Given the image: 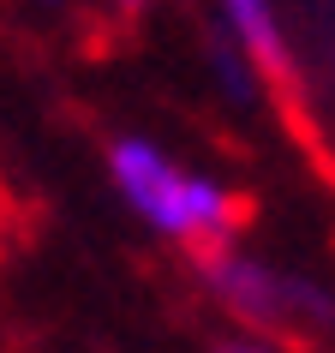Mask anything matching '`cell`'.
Returning <instances> with one entry per match:
<instances>
[{
  "label": "cell",
  "mask_w": 335,
  "mask_h": 353,
  "mask_svg": "<svg viewBox=\"0 0 335 353\" xmlns=\"http://www.w3.org/2000/svg\"><path fill=\"white\" fill-rule=\"evenodd\" d=\"M108 180L126 198L132 216L162 240H174V245H227L234 240V222H240L234 192L204 168L174 162L150 138H114Z\"/></svg>",
  "instance_id": "1"
},
{
  "label": "cell",
  "mask_w": 335,
  "mask_h": 353,
  "mask_svg": "<svg viewBox=\"0 0 335 353\" xmlns=\"http://www.w3.org/2000/svg\"><path fill=\"white\" fill-rule=\"evenodd\" d=\"M210 288H216V299L227 312L270 323V330H287V317L299 323V299H312L305 281L281 276V270H270L258 258H240V252H216L210 258Z\"/></svg>",
  "instance_id": "2"
},
{
  "label": "cell",
  "mask_w": 335,
  "mask_h": 353,
  "mask_svg": "<svg viewBox=\"0 0 335 353\" xmlns=\"http://www.w3.org/2000/svg\"><path fill=\"white\" fill-rule=\"evenodd\" d=\"M222 19H227L234 48L252 66H263V72H281L287 66V37H281L276 0H222Z\"/></svg>",
  "instance_id": "3"
},
{
  "label": "cell",
  "mask_w": 335,
  "mask_h": 353,
  "mask_svg": "<svg viewBox=\"0 0 335 353\" xmlns=\"http://www.w3.org/2000/svg\"><path fill=\"white\" fill-rule=\"evenodd\" d=\"M216 353H276V347H258V341H234V347H216Z\"/></svg>",
  "instance_id": "4"
},
{
  "label": "cell",
  "mask_w": 335,
  "mask_h": 353,
  "mask_svg": "<svg viewBox=\"0 0 335 353\" xmlns=\"http://www.w3.org/2000/svg\"><path fill=\"white\" fill-rule=\"evenodd\" d=\"M108 6H114V12H144L150 0H108Z\"/></svg>",
  "instance_id": "5"
}]
</instances>
